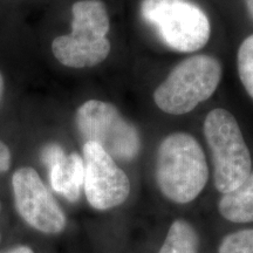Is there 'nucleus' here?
<instances>
[{
	"label": "nucleus",
	"mask_w": 253,
	"mask_h": 253,
	"mask_svg": "<svg viewBox=\"0 0 253 253\" xmlns=\"http://www.w3.org/2000/svg\"><path fill=\"white\" fill-rule=\"evenodd\" d=\"M15 210L24 221L45 235H59L67 226L61 207L33 168L23 167L12 176Z\"/></svg>",
	"instance_id": "nucleus-8"
},
{
	"label": "nucleus",
	"mask_w": 253,
	"mask_h": 253,
	"mask_svg": "<svg viewBox=\"0 0 253 253\" xmlns=\"http://www.w3.org/2000/svg\"><path fill=\"white\" fill-rule=\"evenodd\" d=\"M0 240H1V236H0Z\"/></svg>",
	"instance_id": "nucleus-18"
},
{
	"label": "nucleus",
	"mask_w": 253,
	"mask_h": 253,
	"mask_svg": "<svg viewBox=\"0 0 253 253\" xmlns=\"http://www.w3.org/2000/svg\"><path fill=\"white\" fill-rule=\"evenodd\" d=\"M209 179L203 148L192 135L177 131L161 142L156 157V183L175 204H189L202 194Z\"/></svg>",
	"instance_id": "nucleus-1"
},
{
	"label": "nucleus",
	"mask_w": 253,
	"mask_h": 253,
	"mask_svg": "<svg viewBox=\"0 0 253 253\" xmlns=\"http://www.w3.org/2000/svg\"><path fill=\"white\" fill-rule=\"evenodd\" d=\"M221 66L205 54L190 56L176 65L154 91V101L163 113L184 115L212 96L219 86Z\"/></svg>",
	"instance_id": "nucleus-4"
},
{
	"label": "nucleus",
	"mask_w": 253,
	"mask_h": 253,
	"mask_svg": "<svg viewBox=\"0 0 253 253\" xmlns=\"http://www.w3.org/2000/svg\"><path fill=\"white\" fill-rule=\"evenodd\" d=\"M157 253H199L198 232L188 220H173Z\"/></svg>",
	"instance_id": "nucleus-11"
},
{
	"label": "nucleus",
	"mask_w": 253,
	"mask_h": 253,
	"mask_svg": "<svg viewBox=\"0 0 253 253\" xmlns=\"http://www.w3.org/2000/svg\"><path fill=\"white\" fill-rule=\"evenodd\" d=\"M218 211L230 223H253V171L238 188L221 196Z\"/></svg>",
	"instance_id": "nucleus-10"
},
{
	"label": "nucleus",
	"mask_w": 253,
	"mask_h": 253,
	"mask_svg": "<svg viewBox=\"0 0 253 253\" xmlns=\"http://www.w3.org/2000/svg\"><path fill=\"white\" fill-rule=\"evenodd\" d=\"M0 208H1V205H0Z\"/></svg>",
	"instance_id": "nucleus-19"
},
{
	"label": "nucleus",
	"mask_w": 253,
	"mask_h": 253,
	"mask_svg": "<svg viewBox=\"0 0 253 253\" xmlns=\"http://www.w3.org/2000/svg\"><path fill=\"white\" fill-rule=\"evenodd\" d=\"M12 154L4 142L0 140V172H6L11 168Z\"/></svg>",
	"instance_id": "nucleus-14"
},
{
	"label": "nucleus",
	"mask_w": 253,
	"mask_h": 253,
	"mask_svg": "<svg viewBox=\"0 0 253 253\" xmlns=\"http://www.w3.org/2000/svg\"><path fill=\"white\" fill-rule=\"evenodd\" d=\"M4 88H5L4 78H2V74H1V73H0V101H1L2 95H4Z\"/></svg>",
	"instance_id": "nucleus-16"
},
{
	"label": "nucleus",
	"mask_w": 253,
	"mask_h": 253,
	"mask_svg": "<svg viewBox=\"0 0 253 253\" xmlns=\"http://www.w3.org/2000/svg\"><path fill=\"white\" fill-rule=\"evenodd\" d=\"M244 1L246 4V7H248L249 13L251 14V17L253 18V0H244Z\"/></svg>",
	"instance_id": "nucleus-17"
},
{
	"label": "nucleus",
	"mask_w": 253,
	"mask_h": 253,
	"mask_svg": "<svg viewBox=\"0 0 253 253\" xmlns=\"http://www.w3.org/2000/svg\"><path fill=\"white\" fill-rule=\"evenodd\" d=\"M237 67L242 84L253 100V34L246 38L239 46Z\"/></svg>",
	"instance_id": "nucleus-12"
},
{
	"label": "nucleus",
	"mask_w": 253,
	"mask_h": 253,
	"mask_svg": "<svg viewBox=\"0 0 253 253\" xmlns=\"http://www.w3.org/2000/svg\"><path fill=\"white\" fill-rule=\"evenodd\" d=\"M0 253H34V251L27 245H17L11 249H6Z\"/></svg>",
	"instance_id": "nucleus-15"
},
{
	"label": "nucleus",
	"mask_w": 253,
	"mask_h": 253,
	"mask_svg": "<svg viewBox=\"0 0 253 253\" xmlns=\"http://www.w3.org/2000/svg\"><path fill=\"white\" fill-rule=\"evenodd\" d=\"M41 160L49 170L50 186L71 203L79 201L84 188V160L80 155H66L59 144L46 145Z\"/></svg>",
	"instance_id": "nucleus-9"
},
{
	"label": "nucleus",
	"mask_w": 253,
	"mask_h": 253,
	"mask_svg": "<svg viewBox=\"0 0 253 253\" xmlns=\"http://www.w3.org/2000/svg\"><path fill=\"white\" fill-rule=\"evenodd\" d=\"M217 253H253V227L227 233L221 238Z\"/></svg>",
	"instance_id": "nucleus-13"
},
{
	"label": "nucleus",
	"mask_w": 253,
	"mask_h": 253,
	"mask_svg": "<svg viewBox=\"0 0 253 253\" xmlns=\"http://www.w3.org/2000/svg\"><path fill=\"white\" fill-rule=\"evenodd\" d=\"M75 123L84 143L99 144L114 160L132 161L140 153L137 129L112 103L86 101L77 110Z\"/></svg>",
	"instance_id": "nucleus-6"
},
{
	"label": "nucleus",
	"mask_w": 253,
	"mask_h": 253,
	"mask_svg": "<svg viewBox=\"0 0 253 253\" xmlns=\"http://www.w3.org/2000/svg\"><path fill=\"white\" fill-rule=\"evenodd\" d=\"M141 15L164 45L177 52H197L210 39L208 15L190 0H142Z\"/></svg>",
	"instance_id": "nucleus-5"
},
{
	"label": "nucleus",
	"mask_w": 253,
	"mask_h": 253,
	"mask_svg": "<svg viewBox=\"0 0 253 253\" xmlns=\"http://www.w3.org/2000/svg\"><path fill=\"white\" fill-rule=\"evenodd\" d=\"M204 136L213 164L214 188L221 195L242 184L252 171V157L235 116L229 110H211L204 121Z\"/></svg>",
	"instance_id": "nucleus-3"
},
{
	"label": "nucleus",
	"mask_w": 253,
	"mask_h": 253,
	"mask_svg": "<svg viewBox=\"0 0 253 253\" xmlns=\"http://www.w3.org/2000/svg\"><path fill=\"white\" fill-rule=\"evenodd\" d=\"M72 14V32L53 40V55L69 68H89L103 62L112 49L106 5L100 0H80L73 5Z\"/></svg>",
	"instance_id": "nucleus-2"
},
{
	"label": "nucleus",
	"mask_w": 253,
	"mask_h": 253,
	"mask_svg": "<svg viewBox=\"0 0 253 253\" xmlns=\"http://www.w3.org/2000/svg\"><path fill=\"white\" fill-rule=\"evenodd\" d=\"M84 189L87 201L95 210L118 208L128 199L130 179L115 160L94 142H86L82 149Z\"/></svg>",
	"instance_id": "nucleus-7"
}]
</instances>
